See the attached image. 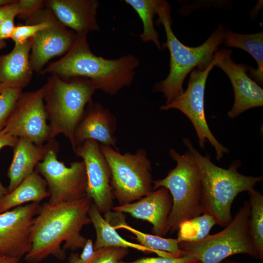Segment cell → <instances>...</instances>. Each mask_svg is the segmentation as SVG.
Instances as JSON below:
<instances>
[{
	"mask_svg": "<svg viewBox=\"0 0 263 263\" xmlns=\"http://www.w3.org/2000/svg\"><path fill=\"white\" fill-rule=\"evenodd\" d=\"M91 199L50 205L43 204L32 227V247L25 256L28 263H38L49 256L60 261L65 250L83 248L87 239L81 234L84 225L91 223L88 215Z\"/></svg>",
	"mask_w": 263,
	"mask_h": 263,
	"instance_id": "1",
	"label": "cell"
},
{
	"mask_svg": "<svg viewBox=\"0 0 263 263\" xmlns=\"http://www.w3.org/2000/svg\"><path fill=\"white\" fill-rule=\"evenodd\" d=\"M87 34L77 33L64 56L44 68L41 75L50 74L68 79L82 77L90 80L95 90L115 95L130 86L135 76L139 59L132 55L106 59L94 55L87 40Z\"/></svg>",
	"mask_w": 263,
	"mask_h": 263,
	"instance_id": "2",
	"label": "cell"
},
{
	"mask_svg": "<svg viewBox=\"0 0 263 263\" xmlns=\"http://www.w3.org/2000/svg\"><path fill=\"white\" fill-rule=\"evenodd\" d=\"M183 142L193 156L199 169L202 184L204 213L211 216L216 225L226 226L232 220V204L243 191H249L255 185L263 181V176H246L240 173L238 168L242 162L233 161L228 169L215 165L210 156L202 155L193 146L188 138Z\"/></svg>",
	"mask_w": 263,
	"mask_h": 263,
	"instance_id": "3",
	"label": "cell"
},
{
	"mask_svg": "<svg viewBox=\"0 0 263 263\" xmlns=\"http://www.w3.org/2000/svg\"><path fill=\"white\" fill-rule=\"evenodd\" d=\"M157 15V23L163 25L166 35L163 45L169 51L170 69L165 79L154 84L152 91L162 93L165 104H169L183 93V82L189 72L195 67L204 69L210 64L218 46L224 43L225 30L220 24L203 44L188 47L181 42L172 30L170 8L166 1L160 0Z\"/></svg>",
	"mask_w": 263,
	"mask_h": 263,
	"instance_id": "4",
	"label": "cell"
},
{
	"mask_svg": "<svg viewBox=\"0 0 263 263\" xmlns=\"http://www.w3.org/2000/svg\"><path fill=\"white\" fill-rule=\"evenodd\" d=\"M45 108L49 120L51 139L64 135L75 148L74 134L95 88L89 79H63L51 75L42 86Z\"/></svg>",
	"mask_w": 263,
	"mask_h": 263,
	"instance_id": "5",
	"label": "cell"
},
{
	"mask_svg": "<svg viewBox=\"0 0 263 263\" xmlns=\"http://www.w3.org/2000/svg\"><path fill=\"white\" fill-rule=\"evenodd\" d=\"M169 153L176 166L164 178L153 181V190L166 188L172 197L168 231L172 233L182 223L203 214L204 207L200 173L193 156L189 151L181 154L173 149Z\"/></svg>",
	"mask_w": 263,
	"mask_h": 263,
	"instance_id": "6",
	"label": "cell"
},
{
	"mask_svg": "<svg viewBox=\"0 0 263 263\" xmlns=\"http://www.w3.org/2000/svg\"><path fill=\"white\" fill-rule=\"evenodd\" d=\"M250 216V207L246 201L221 231L208 235L199 241L179 242L182 256L194 258L201 263H220L227 257L239 254L259 259L249 232Z\"/></svg>",
	"mask_w": 263,
	"mask_h": 263,
	"instance_id": "7",
	"label": "cell"
},
{
	"mask_svg": "<svg viewBox=\"0 0 263 263\" xmlns=\"http://www.w3.org/2000/svg\"><path fill=\"white\" fill-rule=\"evenodd\" d=\"M109 166L111 185L119 206L136 201L153 190L151 164L147 151L120 153L111 147L100 145Z\"/></svg>",
	"mask_w": 263,
	"mask_h": 263,
	"instance_id": "8",
	"label": "cell"
},
{
	"mask_svg": "<svg viewBox=\"0 0 263 263\" xmlns=\"http://www.w3.org/2000/svg\"><path fill=\"white\" fill-rule=\"evenodd\" d=\"M48 143L46 155L35 170L47 183L50 193L47 203L55 205L86 197L87 179L83 161H75L67 167L57 159L59 145L56 141L53 139Z\"/></svg>",
	"mask_w": 263,
	"mask_h": 263,
	"instance_id": "9",
	"label": "cell"
},
{
	"mask_svg": "<svg viewBox=\"0 0 263 263\" xmlns=\"http://www.w3.org/2000/svg\"><path fill=\"white\" fill-rule=\"evenodd\" d=\"M216 65L213 59L206 69L196 68L190 73L188 86L185 91L169 104L160 107L166 111L175 109L184 114L191 121L196 131L200 148H205L207 140L216 151L217 160L221 159L224 153L229 150L222 145L215 137L207 122L204 109V94L208 74Z\"/></svg>",
	"mask_w": 263,
	"mask_h": 263,
	"instance_id": "10",
	"label": "cell"
},
{
	"mask_svg": "<svg viewBox=\"0 0 263 263\" xmlns=\"http://www.w3.org/2000/svg\"><path fill=\"white\" fill-rule=\"evenodd\" d=\"M43 93L42 86L36 91L22 92L1 132L26 139L37 146L51 140Z\"/></svg>",
	"mask_w": 263,
	"mask_h": 263,
	"instance_id": "11",
	"label": "cell"
},
{
	"mask_svg": "<svg viewBox=\"0 0 263 263\" xmlns=\"http://www.w3.org/2000/svg\"><path fill=\"white\" fill-rule=\"evenodd\" d=\"M41 206L31 203L0 213V254L20 260L29 252L32 227Z\"/></svg>",
	"mask_w": 263,
	"mask_h": 263,
	"instance_id": "12",
	"label": "cell"
},
{
	"mask_svg": "<svg viewBox=\"0 0 263 263\" xmlns=\"http://www.w3.org/2000/svg\"><path fill=\"white\" fill-rule=\"evenodd\" d=\"M74 152L85 164L87 197L93 201L101 213L112 211L114 198L111 185V171L98 143L93 140H86L77 147Z\"/></svg>",
	"mask_w": 263,
	"mask_h": 263,
	"instance_id": "13",
	"label": "cell"
},
{
	"mask_svg": "<svg viewBox=\"0 0 263 263\" xmlns=\"http://www.w3.org/2000/svg\"><path fill=\"white\" fill-rule=\"evenodd\" d=\"M232 50L221 49L215 53L214 58L215 66L227 75L232 85L234 101L227 115L234 118L249 109L263 106V90L247 75L248 66L232 60Z\"/></svg>",
	"mask_w": 263,
	"mask_h": 263,
	"instance_id": "14",
	"label": "cell"
},
{
	"mask_svg": "<svg viewBox=\"0 0 263 263\" xmlns=\"http://www.w3.org/2000/svg\"><path fill=\"white\" fill-rule=\"evenodd\" d=\"M47 26L31 38L29 60L33 72L40 73L51 58L65 55L74 43L76 33L68 29L47 8L43 9Z\"/></svg>",
	"mask_w": 263,
	"mask_h": 263,
	"instance_id": "15",
	"label": "cell"
},
{
	"mask_svg": "<svg viewBox=\"0 0 263 263\" xmlns=\"http://www.w3.org/2000/svg\"><path fill=\"white\" fill-rule=\"evenodd\" d=\"M172 207V199L169 190L160 187L136 201L114 206L113 210L147 221L152 225L153 234L163 237L169 233L168 221Z\"/></svg>",
	"mask_w": 263,
	"mask_h": 263,
	"instance_id": "16",
	"label": "cell"
},
{
	"mask_svg": "<svg viewBox=\"0 0 263 263\" xmlns=\"http://www.w3.org/2000/svg\"><path fill=\"white\" fill-rule=\"evenodd\" d=\"M116 127V118L110 111L100 103L91 102L75 131L73 150L88 140L117 150V140L114 136Z\"/></svg>",
	"mask_w": 263,
	"mask_h": 263,
	"instance_id": "17",
	"label": "cell"
},
{
	"mask_svg": "<svg viewBox=\"0 0 263 263\" xmlns=\"http://www.w3.org/2000/svg\"><path fill=\"white\" fill-rule=\"evenodd\" d=\"M44 3L62 24L76 34L99 30L97 0H45Z\"/></svg>",
	"mask_w": 263,
	"mask_h": 263,
	"instance_id": "18",
	"label": "cell"
},
{
	"mask_svg": "<svg viewBox=\"0 0 263 263\" xmlns=\"http://www.w3.org/2000/svg\"><path fill=\"white\" fill-rule=\"evenodd\" d=\"M48 148V142L42 146H37L26 139L19 138L13 148V157L7 172L8 193L34 171L37 165L44 159Z\"/></svg>",
	"mask_w": 263,
	"mask_h": 263,
	"instance_id": "19",
	"label": "cell"
},
{
	"mask_svg": "<svg viewBox=\"0 0 263 263\" xmlns=\"http://www.w3.org/2000/svg\"><path fill=\"white\" fill-rule=\"evenodd\" d=\"M31 38L21 44H15L9 53L0 56V83H9L23 88L33 76L29 57Z\"/></svg>",
	"mask_w": 263,
	"mask_h": 263,
	"instance_id": "20",
	"label": "cell"
},
{
	"mask_svg": "<svg viewBox=\"0 0 263 263\" xmlns=\"http://www.w3.org/2000/svg\"><path fill=\"white\" fill-rule=\"evenodd\" d=\"M88 215L96 233V239L94 244V250L101 247L109 246L132 248L145 253H154L160 257H175L169 253L157 252L139 244L129 242L124 239L102 217L101 213L94 203H92L90 206Z\"/></svg>",
	"mask_w": 263,
	"mask_h": 263,
	"instance_id": "21",
	"label": "cell"
},
{
	"mask_svg": "<svg viewBox=\"0 0 263 263\" xmlns=\"http://www.w3.org/2000/svg\"><path fill=\"white\" fill-rule=\"evenodd\" d=\"M49 196L45 180L34 170L12 191L0 198V213L26 203H39Z\"/></svg>",
	"mask_w": 263,
	"mask_h": 263,
	"instance_id": "22",
	"label": "cell"
},
{
	"mask_svg": "<svg viewBox=\"0 0 263 263\" xmlns=\"http://www.w3.org/2000/svg\"><path fill=\"white\" fill-rule=\"evenodd\" d=\"M112 211L105 214V219L115 229H126L136 237L141 245L159 252L169 253L175 257L182 256L177 238H166L143 232L129 225L125 221V213Z\"/></svg>",
	"mask_w": 263,
	"mask_h": 263,
	"instance_id": "23",
	"label": "cell"
},
{
	"mask_svg": "<svg viewBox=\"0 0 263 263\" xmlns=\"http://www.w3.org/2000/svg\"><path fill=\"white\" fill-rule=\"evenodd\" d=\"M224 43L248 52L256 61L257 69L249 68L250 76L258 84L263 83V33L241 34L225 30Z\"/></svg>",
	"mask_w": 263,
	"mask_h": 263,
	"instance_id": "24",
	"label": "cell"
},
{
	"mask_svg": "<svg viewBox=\"0 0 263 263\" xmlns=\"http://www.w3.org/2000/svg\"><path fill=\"white\" fill-rule=\"evenodd\" d=\"M125 2L133 8L142 20L143 32L140 35L142 41L152 42L159 50H161L159 35L153 23L154 16L157 13L160 0H125Z\"/></svg>",
	"mask_w": 263,
	"mask_h": 263,
	"instance_id": "25",
	"label": "cell"
},
{
	"mask_svg": "<svg viewBox=\"0 0 263 263\" xmlns=\"http://www.w3.org/2000/svg\"><path fill=\"white\" fill-rule=\"evenodd\" d=\"M250 207L249 232L258 252L259 259L263 260V195L254 188L248 192Z\"/></svg>",
	"mask_w": 263,
	"mask_h": 263,
	"instance_id": "26",
	"label": "cell"
},
{
	"mask_svg": "<svg viewBox=\"0 0 263 263\" xmlns=\"http://www.w3.org/2000/svg\"><path fill=\"white\" fill-rule=\"evenodd\" d=\"M216 225L214 218L209 214H203L182 223L178 228V242H195L205 238L212 227Z\"/></svg>",
	"mask_w": 263,
	"mask_h": 263,
	"instance_id": "27",
	"label": "cell"
},
{
	"mask_svg": "<svg viewBox=\"0 0 263 263\" xmlns=\"http://www.w3.org/2000/svg\"><path fill=\"white\" fill-rule=\"evenodd\" d=\"M128 253L127 248L103 247L95 250L93 255L85 261H81L78 254L72 253L68 263H119Z\"/></svg>",
	"mask_w": 263,
	"mask_h": 263,
	"instance_id": "28",
	"label": "cell"
},
{
	"mask_svg": "<svg viewBox=\"0 0 263 263\" xmlns=\"http://www.w3.org/2000/svg\"><path fill=\"white\" fill-rule=\"evenodd\" d=\"M22 89L20 87H10L0 94V132L4 128Z\"/></svg>",
	"mask_w": 263,
	"mask_h": 263,
	"instance_id": "29",
	"label": "cell"
},
{
	"mask_svg": "<svg viewBox=\"0 0 263 263\" xmlns=\"http://www.w3.org/2000/svg\"><path fill=\"white\" fill-rule=\"evenodd\" d=\"M18 14L17 16L25 20L38 10L45 7L44 0H18Z\"/></svg>",
	"mask_w": 263,
	"mask_h": 263,
	"instance_id": "30",
	"label": "cell"
},
{
	"mask_svg": "<svg viewBox=\"0 0 263 263\" xmlns=\"http://www.w3.org/2000/svg\"><path fill=\"white\" fill-rule=\"evenodd\" d=\"M197 261L194 258L186 256L172 258L158 256L142 258L132 262H125L122 260L119 263H195Z\"/></svg>",
	"mask_w": 263,
	"mask_h": 263,
	"instance_id": "31",
	"label": "cell"
},
{
	"mask_svg": "<svg viewBox=\"0 0 263 263\" xmlns=\"http://www.w3.org/2000/svg\"><path fill=\"white\" fill-rule=\"evenodd\" d=\"M17 16L13 14L6 18L0 25V49L4 48L6 42L5 39L11 38L16 26L14 19Z\"/></svg>",
	"mask_w": 263,
	"mask_h": 263,
	"instance_id": "32",
	"label": "cell"
},
{
	"mask_svg": "<svg viewBox=\"0 0 263 263\" xmlns=\"http://www.w3.org/2000/svg\"><path fill=\"white\" fill-rule=\"evenodd\" d=\"M19 138L0 132V150L9 146L13 148L16 144ZM7 188L3 186L0 182V198L8 194Z\"/></svg>",
	"mask_w": 263,
	"mask_h": 263,
	"instance_id": "33",
	"label": "cell"
},
{
	"mask_svg": "<svg viewBox=\"0 0 263 263\" xmlns=\"http://www.w3.org/2000/svg\"><path fill=\"white\" fill-rule=\"evenodd\" d=\"M13 14H18V0L0 6V25L8 17Z\"/></svg>",
	"mask_w": 263,
	"mask_h": 263,
	"instance_id": "34",
	"label": "cell"
},
{
	"mask_svg": "<svg viewBox=\"0 0 263 263\" xmlns=\"http://www.w3.org/2000/svg\"><path fill=\"white\" fill-rule=\"evenodd\" d=\"M82 249V252L79 257L81 261H85L90 258L94 252L92 240L91 239H87Z\"/></svg>",
	"mask_w": 263,
	"mask_h": 263,
	"instance_id": "35",
	"label": "cell"
},
{
	"mask_svg": "<svg viewBox=\"0 0 263 263\" xmlns=\"http://www.w3.org/2000/svg\"><path fill=\"white\" fill-rule=\"evenodd\" d=\"M19 259L0 254V263H20Z\"/></svg>",
	"mask_w": 263,
	"mask_h": 263,
	"instance_id": "36",
	"label": "cell"
},
{
	"mask_svg": "<svg viewBox=\"0 0 263 263\" xmlns=\"http://www.w3.org/2000/svg\"><path fill=\"white\" fill-rule=\"evenodd\" d=\"M14 86L12 84L9 83H0V94L5 89L10 87H14Z\"/></svg>",
	"mask_w": 263,
	"mask_h": 263,
	"instance_id": "37",
	"label": "cell"
},
{
	"mask_svg": "<svg viewBox=\"0 0 263 263\" xmlns=\"http://www.w3.org/2000/svg\"><path fill=\"white\" fill-rule=\"evenodd\" d=\"M220 263H242L237 262V261H234V260L225 259V260L223 261Z\"/></svg>",
	"mask_w": 263,
	"mask_h": 263,
	"instance_id": "38",
	"label": "cell"
},
{
	"mask_svg": "<svg viewBox=\"0 0 263 263\" xmlns=\"http://www.w3.org/2000/svg\"><path fill=\"white\" fill-rule=\"evenodd\" d=\"M13 0H0V6L12 1Z\"/></svg>",
	"mask_w": 263,
	"mask_h": 263,
	"instance_id": "39",
	"label": "cell"
},
{
	"mask_svg": "<svg viewBox=\"0 0 263 263\" xmlns=\"http://www.w3.org/2000/svg\"><path fill=\"white\" fill-rule=\"evenodd\" d=\"M201 263V262L199 261H197L196 263Z\"/></svg>",
	"mask_w": 263,
	"mask_h": 263,
	"instance_id": "40",
	"label": "cell"
}]
</instances>
